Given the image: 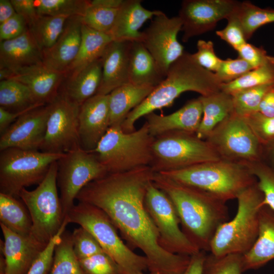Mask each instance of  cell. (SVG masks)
Here are the masks:
<instances>
[{
  "instance_id": "1",
  "label": "cell",
  "mask_w": 274,
  "mask_h": 274,
  "mask_svg": "<svg viewBox=\"0 0 274 274\" xmlns=\"http://www.w3.org/2000/svg\"><path fill=\"white\" fill-rule=\"evenodd\" d=\"M154 174L150 166L108 174L87 184L76 199L102 210L129 247L143 252L149 272L182 274L190 256L169 253L160 246L158 230L145 207L147 187Z\"/></svg>"
},
{
  "instance_id": "2",
  "label": "cell",
  "mask_w": 274,
  "mask_h": 274,
  "mask_svg": "<svg viewBox=\"0 0 274 274\" xmlns=\"http://www.w3.org/2000/svg\"><path fill=\"white\" fill-rule=\"evenodd\" d=\"M153 183L172 200L188 238L199 250L210 252L217 230L228 220L226 202L159 173H155Z\"/></svg>"
},
{
  "instance_id": "3",
  "label": "cell",
  "mask_w": 274,
  "mask_h": 274,
  "mask_svg": "<svg viewBox=\"0 0 274 274\" xmlns=\"http://www.w3.org/2000/svg\"><path fill=\"white\" fill-rule=\"evenodd\" d=\"M221 84L214 73L199 65L191 54L185 51L170 65L161 82L128 114L121 128L125 132H133L139 119L170 106L182 93L193 91L207 96L220 91Z\"/></svg>"
},
{
  "instance_id": "4",
  "label": "cell",
  "mask_w": 274,
  "mask_h": 274,
  "mask_svg": "<svg viewBox=\"0 0 274 274\" xmlns=\"http://www.w3.org/2000/svg\"><path fill=\"white\" fill-rule=\"evenodd\" d=\"M159 174L225 202L257 182L245 165L223 159Z\"/></svg>"
},
{
  "instance_id": "5",
  "label": "cell",
  "mask_w": 274,
  "mask_h": 274,
  "mask_svg": "<svg viewBox=\"0 0 274 274\" xmlns=\"http://www.w3.org/2000/svg\"><path fill=\"white\" fill-rule=\"evenodd\" d=\"M236 199L235 216L219 227L211 242L210 252L215 256L244 255L257 239L259 212L264 205L263 195L257 182L243 190Z\"/></svg>"
},
{
  "instance_id": "6",
  "label": "cell",
  "mask_w": 274,
  "mask_h": 274,
  "mask_svg": "<svg viewBox=\"0 0 274 274\" xmlns=\"http://www.w3.org/2000/svg\"><path fill=\"white\" fill-rule=\"evenodd\" d=\"M65 217L69 223L77 224L91 233L118 265L121 274H140L148 269L146 257L136 254L124 243L115 225L99 208L78 202Z\"/></svg>"
},
{
  "instance_id": "7",
  "label": "cell",
  "mask_w": 274,
  "mask_h": 274,
  "mask_svg": "<svg viewBox=\"0 0 274 274\" xmlns=\"http://www.w3.org/2000/svg\"><path fill=\"white\" fill-rule=\"evenodd\" d=\"M154 139L146 122L137 130L128 133L121 126H110L92 152L108 174L125 172L150 165Z\"/></svg>"
},
{
  "instance_id": "8",
  "label": "cell",
  "mask_w": 274,
  "mask_h": 274,
  "mask_svg": "<svg viewBox=\"0 0 274 274\" xmlns=\"http://www.w3.org/2000/svg\"><path fill=\"white\" fill-rule=\"evenodd\" d=\"M57 173V161L51 165L46 177L35 189L23 188L18 196L31 218L29 235L45 247L58 232L65 218L58 192Z\"/></svg>"
},
{
  "instance_id": "9",
  "label": "cell",
  "mask_w": 274,
  "mask_h": 274,
  "mask_svg": "<svg viewBox=\"0 0 274 274\" xmlns=\"http://www.w3.org/2000/svg\"><path fill=\"white\" fill-rule=\"evenodd\" d=\"M150 165L155 173L179 170L221 158L206 140L195 133L170 131L155 138Z\"/></svg>"
},
{
  "instance_id": "10",
  "label": "cell",
  "mask_w": 274,
  "mask_h": 274,
  "mask_svg": "<svg viewBox=\"0 0 274 274\" xmlns=\"http://www.w3.org/2000/svg\"><path fill=\"white\" fill-rule=\"evenodd\" d=\"M64 154L9 148L0 153V193L18 197L21 190L39 185L51 165Z\"/></svg>"
},
{
  "instance_id": "11",
  "label": "cell",
  "mask_w": 274,
  "mask_h": 274,
  "mask_svg": "<svg viewBox=\"0 0 274 274\" xmlns=\"http://www.w3.org/2000/svg\"><path fill=\"white\" fill-rule=\"evenodd\" d=\"M221 159L238 163L262 160L263 146L245 117L232 113L205 140Z\"/></svg>"
},
{
  "instance_id": "12",
  "label": "cell",
  "mask_w": 274,
  "mask_h": 274,
  "mask_svg": "<svg viewBox=\"0 0 274 274\" xmlns=\"http://www.w3.org/2000/svg\"><path fill=\"white\" fill-rule=\"evenodd\" d=\"M108 173L96 155L81 147L71 150L57 161V183L65 217L75 205L80 191L91 181Z\"/></svg>"
},
{
  "instance_id": "13",
  "label": "cell",
  "mask_w": 274,
  "mask_h": 274,
  "mask_svg": "<svg viewBox=\"0 0 274 274\" xmlns=\"http://www.w3.org/2000/svg\"><path fill=\"white\" fill-rule=\"evenodd\" d=\"M146 208L159 234V243L165 251L191 256L199 250L183 232L176 209L168 196L153 180L145 198Z\"/></svg>"
},
{
  "instance_id": "14",
  "label": "cell",
  "mask_w": 274,
  "mask_h": 274,
  "mask_svg": "<svg viewBox=\"0 0 274 274\" xmlns=\"http://www.w3.org/2000/svg\"><path fill=\"white\" fill-rule=\"evenodd\" d=\"M46 134L40 151L65 154L80 146L79 135L80 106L58 92L49 104Z\"/></svg>"
},
{
  "instance_id": "15",
  "label": "cell",
  "mask_w": 274,
  "mask_h": 274,
  "mask_svg": "<svg viewBox=\"0 0 274 274\" xmlns=\"http://www.w3.org/2000/svg\"><path fill=\"white\" fill-rule=\"evenodd\" d=\"M182 21L179 16L168 17L162 12L142 31L141 42L156 61L165 77L170 65L182 56L183 46L178 40Z\"/></svg>"
},
{
  "instance_id": "16",
  "label": "cell",
  "mask_w": 274,
  "mask_h": 274,
  "mask_svg": "<svg viewBox=\"0 0 274 274\" xmlns=\"http://www.w3.org/2000/svg\"><path fill=\"white\" fill-rule=\"evenodd\" d=\"M239 2L232 0H185L179 12L183 31L182 41L213 29L217 22L227 19Z\"/></svg>"
},
{
  "instance_id": "17",
  "label": "cell",
  "mask_w": 274,
  "mask_h": 274,
  "mask_svg": "<svg viewBox=\"0 0 274 274\" xmlns=\"http://www.w3.org/2000/svg\"><path fill=\"white\" fill-rule=\"evenodd\" d=\"M49 113L47 104L33 109L14 122L0 138V151L9 148L39 150L43 143Z\"/></svg>"
},
{
  "instance_id": "18",
  "label": "cell",
  "mask_w": 274,
  "mask_h": 274,
  "mask_svg": "<svg viewBox=\"0 0 274 274\" xmlns=\"http://www.w3.org/2000/svg\"><path fill=\"white\" fill-rule=\"evenodd\" d=\"M109 127V94H95L80 106L79 135L83 149L92 152Z\"/></svg>"
},
{
  "instance_id": "19",
  "label": "cell",
  "mask_w": 274,
  "mask_h": 274,
  "mask_svg": "<svg viewBox=\"0 0 274 274\" xmlns=\"http://www.w3.org/2000/svg\"><path fill=\"white\" fill-rule=\"evenodd\" d=\"M4 241L1 252L4 260V274H26L32 263L46 247L30 235H22L0 224Z\"/></svg>"
},
{
  "instance_id": "20",
  "label": "cell",
  "mask_w": 274,
  "mask_h": 274,
  "mask_svg": "<svg viewBox=\"0 0 274 274\" xmlns=\"http://www.w3.org/2000/svg\"><path fill=\"white\" fill-rule=\"evenodd\" d=\"M81 16L69 17L55 43L42 51L43 63L53 70L66 73L75 59L82 37Z\"/></svg>"
},
{
  "instance_id": "21",
  "label": "cell",
  "mask_w": 274,
  "mask_h": 274,
  "mask_svg": "<svg viewBox=\"0 0 274 274\" xmlns=\"http://www.w3.org/2000/svg\"><path fill=\"white\" fill-rule=\"evenodd\" d=\"M131 43L113 41L107 46L101 57V80L96 94L108 95L117 87L129 83Z\"/></svg>"
},
{
  "instance_id": "22",
  "label": "cell",
  "mask_w": 274,
  "mask_h": 274,
  "mask_svg": "<svg viewBox=\"0 0 274 274\" xmlns=\"http://www.w3.org/2000/svg\"><path fill=\"white\" fill-rule=\"evenodd\" d=\"M145 117L149 132L154 138L175 131L196 133L202 117V105L198 97L189 100L170 114L162 115L152 112Z\"/></svg>"
},
{
  "instance_id": "23",
  "label": "cell",
  "mask_w": 274,
  "mask_h": 274,
  "mask_svg": "<svg viewBox=\"0 0 274 274\" xmlns=\"http://www.w3.org/2000/svg\"><path fill=\"white\" fill-rule=\"evenodd\" d=\"M66 77V73L53 70L41 63L17 71L10 79L26 85L37 101L45 105L58 94Z\"/></svg>"
},
{
  "instance_id": "24",
  "label": "cell",
  "mask_w": 274,
  "mask_h": 274,
  "mask_svg": "<svg viewBox=\"0 0 274 274\" xmlns=\"http://www.w3.org/2000/svg\"><path fill=\"white\" fill-rule=\"evenodd\" d=\"M43 63L42 51L28 28L12 40L0 43V68L17 71L35 64Z\"/></svg>"
},
{
  "instance_id": "25",
  "label": "cell",
  "mask_w": 274,
  "mask_h": 274,
  "mask_svg": "<svg viewBox=\"0 0 274 274\" xmlns=\"http://www.w3.org/2000/svg\"><path fill=\"white\" fill-rule=\"evenodd\" d=\"M140 0H125L109 35L113 41H142L144 23L162 12L145 8Z\"/></svg>"
},
{
  "instance_id": "26",
  "label": "cell",
  "mask_w": 274,
  "mask_h": 274,
  "mask_svg": "<svg viewBox=\"0 0 274 274\" xmlns=\"http://www.w3.org/2000/svg\"><path fill=\"white\" fill-rule=\"evenodd\" d=\"M274 259V211L263 205L259 212L257 239L243 255L244 271L258 268Z\"/></svg>"
},
{
  "instance_id": "27",
  "label": "cell",
  "mask_w": 274,
  "mask_h": 274,
  "mask_svg": "<svg viewBox=\"0 0 274 274\" xmlns=\"http://www.w3.org/2000/svg\"><path fill=\"white\" fill-rule=\"evenodd\" d=\"M101 76L100 58L75 75L66 78L59 92L80 106L96 94L101 83Z\"/></svg>"
},
{
  "instance_id": "28",
  "label": "cell",
  "mask_w": 274,
  "mask_h": 274,
  "mask_svg": "<svg viewBox=\"0 0 274 274\" xmlns=\"http://www.w3.org/2000/svg\"><path fill=\"white\" fill-rule=\"evenodd\" d=\"M153 57L139 41L131 42L129 52L128 81L132 85L155 88L164 79Z\"/></svg>"
},
{
  "instance_id": "29",
  "label": "cell",
  "mask_w": 274,
  "mask_h": 274,
  "mask_svg": "<svg viewBox=\"0 0 274 274\" xmlns=\"http://www.w3.org/2000/svg\"><path fill=\"white\" fill-rule=\"evenodd\" d=\"M154 88L128 83L113 90L109 94L110 127L121 126L128 114L139 105Z\"/></svg>"
},
{
  "instance_id": "30",
  "label": "cell",
  "mask_w": 274,
  "mask_h": 274,
  "mask_svg": "<svg viewBox=\"0 0 274 274\" xmlns=\"http://www.w3.org/2000/svg\"><path fill=\"white\" fill-rule=\"evenodd\" d=\"M199 98L202 117L196 134L205 140L217 125L234 112L233 100L231 95L221 90Z\"/></svg>"
},
{
  "instance_id": "31",
  "label": "cell",
  "mask_w": 274,
  "mask_h": 274,
  "mask_svg": "<svg viewBox=\"0 0 274 274\" xmlns=\"http://www.w3.org/2000/svg\"><path fill=\"white\" fill-rule=\"evenodd\" d=\"M113 40L108 34L95 30L82 24V37L78 54L66 72L71 77L101 58Z\"/></svg>"
},
{
  "instance_id": "32",
  "label": "cell",
  "mask_w": 274,
  "mask_h": 274,
  "mask_svg": "<svg viewBox=\"0 0 274 274\" xmlns=\"http://www.w3.org/2000/svg\"><path fill=\"white\" fill-rule=\"evenodd\" d=\"M14 196L0 193V224L22 235H29L32 220L28 209Z\"/></svg>"
},
{
  "instance_id": "33",
  "label": "cell",
  "mask_w": 274,
  "mask_h": 274,
  "mask_svg": "<svg viewBox=\"0 0 274 274\" xmlns=\"http://www.w3.org/2000/svg\"><path fill=\"white\" fill-rule=\"evenodd\" d=\"M0 106L8 111L16 112L44 105L37 101L26 85L9 79L0 81Z\"/></svg>"
},
{
  "instance_id": "34",
  "label": "cell",
  "mask_w": 274,
  "mask_h": 274,
  "mask_svg": "<svg viewBox=\"0 0 274 274\" xmlns=\"http://www.w3.org/2000/svg\"><path fill=\"white\" fill-rule=\"evenodd\" d=\"M66 17L38 15L28 28L42 51L51 48L61 34Z\"/></svg>"
},
{
  "instance_id": "35",
  "label": "cell",
  "mask_w": 274,
  "mask_h": 274,
  "mask_svg": "<svg viewBox=\"0 0 274 274\" xmlns=\"http://www.w3.org/2000/svg\"><path fill=\"white\" fill-rule=\"evenodd\" d=\"M274 83V57L264 64L254 68L238 79L222 83L221 90L229 94L245 89Z\"/></svg>"
},
{
  "instance_id": "36",
  "label": "cell",
  "mask_w": 274,
  "mask_h": 274,
  "mask_svg": "<svg viewBox=\"0 0 274 274\" xmlns=\"http://www.w3.org/2000/svg\"><path fill=\"white\" fill-rule=\"evenodd\" d=\"M49 274H85L74 253L71 233L65 231L56 245Z\"/></svg>"
},
{
  "instance_id": "37",
  "label": "cell",
  "mask_w": 274,
  "mask_h": 274,
  "mask_svg": "<svg viewBox=\"0 0 274 274\" xmlns=\"http://www.w3.org/2000/svg\"><path fill=\"white\" fill-rule=\"evenodd\" d=\"M234 13L247 40L261 26L274 22V10L262 9L247 1L239 2Z\"/></svg>"
},
{
  "instance_id": "38",
  "label": "cell",
  "mask_w": 274,
  "mask_h": 274,
  "mask_svg": "<svg viewBox=\"0 0 274 274\" xmlns=\"http://www.w3.org/2000/svg\"><path fill=\"white\" fill-rule=\"evenodd\" d=\"M274 88V83L245 89L232 94L234 112L246 117L258 112L259 107L264 95Z\"/></svg>"
},
{
  "instance_id": "39",
  "label": "cell",
  "mask_w": 274,
  "mask_h": 274,
  "mask_svg": "<svg viewBox=\"0 0 274 274\" xmlns=\"http://www.w3.org/2000/svg\"><path fill=\"white\" fill-rule=\"evenodd\" d=\"M37 13L41 15L71 17L82 16L90 4L84 0H37Z\"/></svg>"
},
{
  "instance_id": "40",
  "label": "cell",
  "mask_w": 274,
  "mask_h": 274,
  "mask_svg": "<svg viewBox=\"0 0 274 274\" xmlns=\"http://www.w3.org/2000/svg\"><path fill=\"white\" fill-rule=\"evenodd\" d=\"M119 8L93 6L90 2L85 13L81 16L82 23L95 30L109 35L115 24Z\"/></svg>"
},
{
  "instance_id": "41",
  "label": "cell",
  "mask_w": 274,
  "mask_h": 274,
  "mask_svg": "<svg viewBox=\"0 0 274 274\" xmlns=\"http://www.w3.org/2000/svg\"><path fill=\"white\" fill-rule=\"evenodd\" d=\"M257 180L263 195V204L274 211V170L262 160L243 163Z\"/></svg>"
},
{
  "instance_id": "42",
  "label": "cell",
  "mask_w": 274,
  "mask_h": 274,
  "mask_svg": "<svg viewBox=\"0 0 274 274\" xmlns=\"http://www.w3.org/2000/svg\"><path fill=\"white\" fill-rule=\"evenodd\" d=\"M244 272L243 255L229 254L216 257L207 255L203 274H243Z\"/></svg>"
},
{
  "instance_id": "43",
  "label": "cell",
  "mask_w": 274,
  "mask_h": 274,
  "mask_svg": "<svg viewBox=\"0 0 274 274\" xmlns=\"http://www.w3.org/2000/svg\"><path fill=\"white\" fill-rule=\"evenodd\" d=\"M68 223L65 217L58 232L38 255L26 274H49L53 260L55 248L61 242L62 234Z\"/></svg>"
},
{
  "instance_id": "44",
  "label": "cell",
  "mask_w": 274,
  "mask_h": 274,
  "mask_svg": "<svg viewBox=\"0 0 274 274\" xmlns=\"http://www.w3.org/2000/svg\"><path fill=\"white\" fill-rule=\"evenodd\" d=\"M71 235L74 251L79 260L104 252L91 233L82 227L74 229Z\"/></svg>"
},
{
  "instance_id": "45",
  "label": "cell",
  "mask_w": 274,
  "mask_h": 274,
  "mask_svg": "<svg viewBox=\"0 0 274 274\" xmlns=\"http://www.w3.org/2000/svg\"><path fill=\"white\" fill-rule=\"evenodd\" d=\"M79 260L85 274H121L118 265L104 252Z\"/></svg>"
},
{
  "instance_id": "46",
  "label": "cell",
  "mask_w": 274,
  "mask_h": 274,
  "mask_svg": "<svg viewBox=\"0 0 274 274\" xmlns=\"http://www.w3.org/2000/svg\"><path fill=\"white\" fill-rule=\"evenodd\" d=\"M253 69L254 68L248 62L242 58H228L222 59L215 74L221 83H227L235 80Z\"/></svg>"
},
{
  "instance_id": "47",
  "label": "cell",
  "mask_w": 274,
  "mask_h": 274,
  "mask_svg": "<svg viewBox=\"0 0 274 274\" xmlns=\"http://www.w3.org/2000/svg\"><path fill=\"white\" fill-rule=\"evenodd\" d=\"M245 118L262 146L274 140V117L257 112Z\"/></svg>"
},
{
  "instance_id": "48",
  "label": "cell",
  "mask_w": 274,
  "mask_h": 274,
  "mask_svg": "<svg viewBox=\"0 0 274 274\" xmlns=\"http://www.w3.org/2000/svg\"><path fill=\"white\" fill-rule=\"evenodd\" d=\"M197 49L195 53L191 54L192 58L199 65L215 73L222 59L216 55L213 42L199 40L197 43Z\"/></svg>"
},
{
  "instance_id": "49",
  "label": "cell",
  "mask_w": 274,
  "mask_h": 274,
  "mask_svg": "<svg viewBox=\"0 0 274 274\" xmlns=\"http://www.w3.org/2000/svg\"><path fill=\"white\" fill-rule=\"evenodd\" d=\"M234 12L227 19L228 23L226 27L216 31V33L236 51L247 43V40L241 23Z\"/></svg>"
},
{
  "instance_id": "50",
  "label": "cell",
  "mask_w": 274,
  "mask_h": 274,
  "mask_svg": "<svg viewBox=\"0 0 274 274\" xmlns=\"http://www.w3.org/2000/svg\"><path fill=\"white\" fill-rule=\"evenodd\" d=\"M27 29L25 20L16 13L7 21L0 24V41L16 38L22 35Z\"/></svg>"
},
{
  "instance_id": "51",
  "label": "cell",
  "mask_w": 274,
  "mask_h": 274,
  "mask_svg": "<svg viewBox=\"0 0 274 274\" xmlns=\"http://www.w3.org/2000/svg\"><path fill=\"white\" fill-rule=\"evenodd\" d=\"M238 57L248 62L254 68L265 63L271 57L262 47L245 43L237 50Z\"/></svg>"
},
{
  "instance_id": "52",
  "label": "cell",
  "mask_w": 274,
  "mask_h": 274,
  "mask_svg": "<svg viewBox=\"0 0 274 274\" xmlns=\"http://www.w3.org/2000/svg\"><path fill=\"white\" fill-rule=\"evenodd\" d=\"M17 14L21 15L25 20L27 26L38 16L35 1L33 0H11Z\"/></svg>"
},
{
  "instance_id": "53",
  "label": "cell",
  "mask_w": 274,
  "mask_h": 274,
  "mask_svg": "<svg viewBox=\"0 0 274 274\" xmlns=\"http://www.w3.org/2000/svg\"><path fill=\"white\" fill-rule=\"evenodd\" d=\"M206 252L199 251L190 256L189 262L182 274H203Z\"/></svg>"
},
{
  "instance_id": "54",
  "label": "cell",
  "mask_w": 274,
  "mask_h": 274,
  "mask_svg": "<svg viewBox=\"0 0 274 274\" xmlns=\"http://www.w3.org/2000/svg\"><path fill=\"white\" fill-rule=\"evenodd\" d=\"M35 108H30L20 112H10L2 107H0L1 134L3 133L7 130V129L19 117H20L25 113Z\"/></svg>"
},
{
  "instance_id": "55",
  "label": "cell",
  "mask_w": 274,
  "mask_h": 274,
  "mask_svg": "<svg viewBox=\"0 0 274 274\" xmlns=\"http://www.w3.org/2000/svg\"><path fill=\"white\" fill-rule=\"evenodd\" d=\"M258 112L266 117H274V88L263 97L259 105Z\"/></svg>"
},
{
  "instance_id": "56",
  "label": "cell",
  "mask_w": 274,
  "mask_h": 274,
  "mask_svg": "<svg viewBox=\"0 0 274 274\" xmlns=\"http://www.w3.org/2000/svg\"><path fill=\"white\" fill-rule=\"evenodd\" d=\"M16 12L11 2L9 0H0V24L7 21Z\"/></svg>"
},
{
  "instance_id": "57",
  "label": "cell",
  "mask_w": 274,
  "mask_h": 274,
  "mask_svg": "<svg viewBox=\"0 0 274 274\" xmlns=\"http://www.w3.org/2000/svg\"><path fill=\"white\" fill-rule=\"evenodd\" d=\"M262 160L274 170V140L263 146Z\"/></svg>"
},
{
  "instance_id": "58",
  "label": "cell",
  "mask_w": 274,
  "mask_h": 274,
  "mask_svg": "<svg viewBox=\"0 0 274 274\" xmlns=\"http://www.w3.org/2000/svg\"><path fill=\"white\" fill-rule=\"evenodd\" d=\"M125 0H92L90 1V4L93 6H99L109 8H119L124 3Z\"/></svg>"
},
{
  "instance_id": "59",
  "label": "cell",
  "mask_w": 274,
  "mask_h": 274,
  "mask_svg": "<svg viewBox=\"0 0 274 274\" xmlns=\"http://www.w3.org/2000/svg\"><path fill=\"white\" fill-rule=\"evenodd\" d=\"M140 274H146V273H144V272H142V273H141ZM148 274H160V273L149 272V273H148Z\"/></svg>"
}]
</instances>
